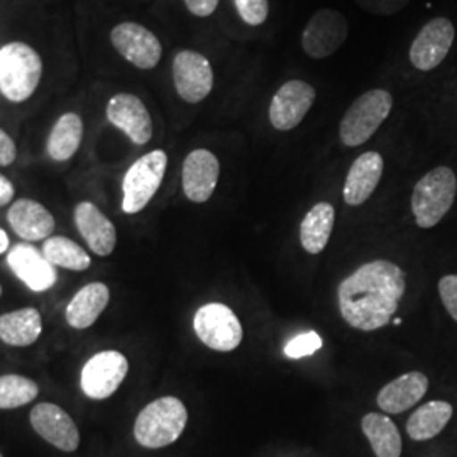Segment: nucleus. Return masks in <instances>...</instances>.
I'll return each instance as SVG.
<instances>
[{"mask_svg": "<svg viewBox=\"0 0 457 457\" xmlns=\"http://www.w3.org/2000/svg\"><path fill=\"white\" fill-rule=\"evenodd\" d=\"M405 288V273L395 262H366L339 285V311L347 326L371 332L392 322Z\"/></svg>", "mask_w": 457, "mask_h": 457, "instance_id": "1", "label": "nucleus"}, {"mask_svg": "<svg viewBox=\"0 0 457 457\" xmlns=\"http://www.w3.org/2000/svg\"><path fill=\"white\" fill-rule=\"evenodd\" d=\"M188 422V411L177 396L151 402L134 422V437L146 449H162L180 439Z\"/></svg>", "mask_w": 457, "mask_h": 457, "instance_id": "2", "label": "nucleus"}, {"mask_svg": "<svg viewBox=\"0 0 457 457\" xmlns=\"http://www.w3.org/2000/svg\"><path fill=\"white\" fill-rule=\"evenodd\" d=\"M43 75L41 56L26 43H9L0 49V92L11 102L31 98Z\"/></svg>", "mask_w": 457, "mask_h": 457, "instance_id": "3", "label": "nucleus"}, {"mask_svg": "<svg viewBox=\"0 0 457 457\" xmlns=\"http://www.w3.org/2000/svg\"><path fill=\"white\" fill-rule=\"evenodd\" d=\"M456 194V173L451 168L439 166L424 175L411 194V212L417 226L436 228L451 211Z\"/></svg>", "mask_w": 457, "mask_h": 457, "instance_id": "4", "label": "nucleus"}, {"mask_svg": "<svg viewBox=\"0 0 457 457\" xmlns=\"http://www.w3.org/2000/svg\"><path fill=\"white\" fill-rule=\"evenodd\" d=\"M393 97L388 90L373 88L353 102L339 126V137L344 146L364 145L392 112Z\"/></svg>", "mask_w": 457, "mask_h": 457, "instance_id": "5", "label": "nucleus"}, {"mask_svg": "<svg viewBox=\"0 0 457 457\" xmlns=\"http://www.w3.org/2000/svg\"><path fill=\"white\" fill-rule=\"evenodd\" d=\"M168 156L162 149H154L131 164L122 181V211L141 212L162 187Z\"/></svg>", "mask_w": 457, "mask_h": 457, "instance_id": "6", "label": "nucleus"}, {"mask_svg": "<svg viewBox=\"0 0 457 457\" xmlns=\"http://www.w3.org/2000/svg\"><path fill=\"white\" fill-rule=\"evenodd\" d=\"M196 337L219 353H230L243 343V326L224 303H207L194 317Z\"/></svg>", "mask_w": 457, "mask_h": 457, "instance_id": "7", "label": "nucleus"}, {"mask_svg": "<svg viewBox=\"0 0 457 457\" xmlns=\"http://www.w3.org/2000/svg\"><path fill=\"white\" fill-rule=\"evenodd\" d=\"M129 371L128 358L119 351H102L83 366L80 386L92 400L112 396Z\"/></svg>", "mask_w": 457, "mask_h": 457, "instance_id": "8", "label": "nucleus"}, {"mask_svg": "<svg viewBox=\"0 0 457 457\" xmlns=\"http://www.w3.org/2000/svg\"><path fill=\"white\" fill-rule=\"evenodd\" d=\"M347 21L334 9H320L309 19L302 33V48L315 60L332 56L347 37Z\"/></svg>", "mask_w": 457, "mask_h": 457, "instance_id": "9", "label": "nucleus"}, {"mask_svg": "<svg viewBox=\"0 0 457 457\" xmlns=\"http://www.w3.org/2000/svg\"><path fill=\"white\" fill-rule=\"evenodd\" d=\"M454 37L456 29L449 19L436 17L428 21L410 46V63L420 71L437 68L453 48Z\"/></svg>", "mask_w": 457, "mask_h": 457, "instance_id": "10", "label": "nucleus"}, {"mask_svg": "<svg viewBox=\"0 0 457 457\" xmlns=\"http://www.w3.org/2000/svg\"><path fill=\"white\" fill-rule=\"evenodd\" d=\"M173 82L185 102L198 104L212 92V65L202 53L180 51L173 60Z\"/></svg>", "mask_w": 457, "mask_h": 457, "instance_id": "11", "label": "nucleus"}, {"mask_svg": "<svg viewBox=\"0 0 457 457\" xmlns=\"http://www.w3.org/2000/svg\"><path fill=\"white\" fill-rule=\"evenodd\" d=\"M111 41L120 56L141 70L154 68L163 54L160 39L137 22L117 24L111 33Z\"/></svg>", "mask_w": 457, "mask_h": 457, "instance_id": "12", "label": "nucleus"}, {"mask_svg": "<svg viewBox=\"0 0 457 457\" xmlns=\"http://www.w3.org/2000/svg\"><path fill=\"white\" fill-rule=\"evenodd\" d=\"M315 102L311 83L290 80L279 87L270 104V122L278 131H292L309 114Z\"/></svg>", "mask_w": 457, "mask_h": 457, "instance_id": "13", "label": "nucleus"}, {"mask_svg": "<svg viewBox=\"0 0 457 457\" xmlns=\"http://www.w3.org/2000/svg\"><path fill=\"white\" fill-rule=\"evenodd\" d=\"M29 420L36 434L60 451L73 453L80 445V432L65 410L54 403H39L31 410Z\"/></svg>", "mask_w": 457, "mask_h": 457, "instance_id": "14", "label": "nucleus"}, {"mask_svg": "<svg viewBox=\"0 0 457 457\" xmlns=\"http://www.w3.org/2000/svg\"><path fill=\"white\" fill-rule=\"evenodd\" d=\"M107 119L134 145L145 146L153 137V120L143 100L132 94H117L107 104Z\"/></svg>", "mask_w": 457, "mask_h": 457, "instance_id": "15", "label": "nucleus"}, {"mask_svg": "<svg viewBox=\"0 0 457 457\" xmlns=\"http://www.w3.org/2000/svg\"><path fill=\"white\" fill-rule=\"evenodd\" d=\"M220 175V164L217 156L207 149L192 151L181 171V183L185 196L194 204H205L215 192Z\"/></svg>", "mask_w": 457, "mask_h": 457, "instance_id": "16", "label": "nucleus"}, {"mask_svg": "<svg viewBox=\"0 0 457 457\" xmlns=\"http://www.w3.org/2000/svg\"><path fill=\"white\" fill-rule=\"evenodd\" d=\"M7 264L14 275L33 292H46L54 287L58 279L54 264H51L45 254L33 245H14L7 254Z\"/></svg>", "mask_w": 457, "mask_h": 457, "instance_id": "17", "label": "nucleus"}, {"mask_svg": "<svg viewBox=\"0 0 457 457\" xmlns=\"http://www.w3.org/2000/svg\"><path fill=\"white\" fill-rule=\"evenodd\" d=\"M383 158L376 151L362 153L360 158L351 164L344 183V202L351 207L362 205L375 194L376 187L383 177Z\"/></svg>", "mask_w": 457, "mask_h": 457, "instance_id": "18", "label": "nucleus"}, {"mask_svg": "<svg viewBox=\"0 0 457 457\" xmlns=\"http://www.w3.org/2000/svg\"><path fill=\"white\" fill-rule=\"evenodd\" d=\"M75 224L85 243L98 256H111L117 245L115 226L92 202L75 207Z\"/></svg>", "mask_w": 457, "mask_h": 457, "instance_id": "19", "label": "nucleus"}, {"mask_svg": "<svg viewBox=\"0 0 457 457\" xmlns=\"http://www.w3.org/2000/svg\"><path fill=\"white\" fill-rule=\"evenodd\" d=\"M428 390V378L420 371H410L390 381L378 393V407L386 413H402L415 407Z\"/></svg>", "mask_w": 457, "mask_h": 457, "instance_id": "20", "label": "nucleus"}, {"mask_svg": "<svg viewBox=\"0 0 457 457\" xmlns=\"http://www.w3.org/2000/svg\"><path fill=\"white\" fill-rule=\"evenodd\" d=\"M11 228L26 241H43L54 230V217L45 205L29 198H21L7 212Z\"/></svg>", "mask_w": 457, "mask_h": 457, "instance_id": "21", "label": "nucleus"}, {"mask_svg": "<svg viewBox=\"0 0 457 457\" xmlns=\"http://www.w3.org/2000/svg\"><path fill=\"white\" fill-rule=\"evenodd\" d=\"M109 300L111 292L107 285L100 281L85 285L68 303L65 311L66 322L79 330L94 326L100 313L107 309Z\"/></svg>", "mask_w": 457, "mask_h": 457, "instance_id": "22", "label": "nucleus"}, {"mask_svg": "<svg viewBox=\"0 0 457 457\" xmlns=\"http://www.w3.org/2000/svg\"><path fill=\"white\" fill-rule=\"evenodd\" d=\"M43 332L41 313L33 307L0 315V339L14 347L33 345Z\"/></svg>", "mask_w": 457, "mask_h": 457, "instance_id": "23", "label": "nucleus"}, {"mask_svg": "<svg viewBox=\"0 0 457 457\" xmlns=\"http://www.w3.org/2000/svg\"><path fill=\"white\" fill-rule=\"evenodd\" d=\"M453 405L434 400L415 410L407 422V434L411 441L422 442L439 436L453 419Z\"/></svg>", "mask_w": 457, "mask_h": 457, "instance_id": "24", "label": "nucleus"}, {"mask_svg": "<svg viewBox=\"0 0 457 457\" xmlns=\"http://www.w3.org/2000/svg\"><path fill=\"white\" fill-rule=\"evenodd\" d=\"M336 220V211L330 204L313 205L300 226V243L309 254H319L326 249Z\"/></svg>", "mask_w": 457, "mask_h": 457, "instance_id": "25", "label": "nucleus"}, {"mask_svg": "<svg viewBox=\"0 0 457 457\" xmlns=\"http://www.w3.org/2000/svg\"><path fill=\"white\" fill-rule=\"evenodd\" d=\"M82 117L73 112L62 115L49 132L46 145L49 158L54 162H68L79 151L82 145Z\"/></svg>", "mask_w": 457, "mask_h": 457, "instance_id": "26", "label": "nucleus"}, {"mask_svg": "<svg viewBox=\"0 0 457 457\" xmlns=\"http://www.w3.org/2000/svg\"><path fill=\"white\" fill-rule=\"evenodd\" d=\"M362 434L373 447L376 457L402 456V437L392 420L381 413H368L361 420Z\"/></svg>", "mask_w": 457, "mask_h": 457, "instance_id": "27", "label": "nucleus"}, {"mask_svg": "<svg viewBox=\"0 0 457 457\" xmlns=\"http://www.w3.org/2000/svg\"><path fill=\"white\" fill-rule=\"evenodd\" d=\"M43 254L51 264L70 271H85L92 262L82 245L63 236L48 237L43 245Z\"/></svg>", "mask_w": 457, "mask_h": 457, "instance_id": "28", "label": "nucleus"}, {"mask_svg": "<svg viewBox=\"0 0 457 457\" xmlns=\"http://www.w3.org/2000/svg\"><path fill=\"white\" fill-rule=\"evenodd\" d=\"M39 386L31 378L21 375L0 376V410H12L31 403Z\"/></svg>", "mask_w": 457, "mask_h": 457, "instance_id": "29", "label": "nucleus"}, {"mask_svg": "<svg viewBox=\"0 0 457 457\" xmlns=\"http://www.w3.org/2000/svg\"><path fill=\"white\" fill-rule=\"evenodd\" d=\"M322 345H324L322 337L315 330H311V332L296 336L290 343L287 344L285 354L292 360H300V358L315 354L319 349H322Z\"/></svg>", "mask_w": 457, "mask_h": 457, "instance_id": "30", "label": "nucleus"}, {"mask_svg": "<svg viewBox=\"0 0 457 457\" xmlns=\"http://www.w3.org/2000/svg\"><path fill=\"white\" fill-rule=\"evenodd\" d=\"M241 19L249 26H262L270 14L268 0H234Z\"/></svg>", "mask_w": 457, "mask_h": 457, "instance_id": "31", "label": "nucleus"}, {"mask_svg": "<svg viewBox=\"0 0 457 457\" xmlns=\"http://www.w3.org/2000/svg\"><path fill=\"white\" fill-rule=\"evenodd\" d=\"M439 295L447 313L457 322V275H447L439 281Z\"/></svg>", "mask_w": 457, "mask_h": 457, "instance_id": "32", "label": "nucleus"}, {"mask_svg": "<svg viewBox=\"0 0 457 457\" xmlns=\"http://www.w3.org/2000/svg\"><path fill=\"white\" fill-rule=\"evenodd\" d=\"M16 143L5 131L0 129V166H9L16 162Z\"/></svg>", "mask_w": 457, "mask_h": 457, "instance_id": "33", "label": "nucleus"}, {"mask_svg": "<svg viewBox=\"0 0 457 457\" xmlns=\"http://www.w3.org/2000/svg\"><path fill=\"white\" fill-rule=\"evenodd\" d=\"M220 0H185L187 9L196 17L212 16Z\"/></svg>", "mask_w": 457, "mask_h": 457, "instance_id": "34", "label": "nucleus"}, {"mask_svg": "<svg viewBox=\"0 0 457 457\" xmlns=\"http://www.w3.org/2000/svg\"><path fill=\"white\" fill-rule=\"evenodd\" d=\"M14 194H16L14 185L11 183L9 179H5L4 175H0V207L11 204L12 198H14Z\"/></svg>", "mask_w": 457, "mask_h": 457, "instance_id": "35", "label": "nucleus"}, {"mask_svg": "<svg viewBox=\"0 0 457 457\" xmlns=\"http://www.w3.org/2000/svg\"><path fill=\"white\" fill-rule=\"evenodd\" d=\"M9 249V236L4 228H0V254H4Z\"/></svg>", "mask_w": 457, "mask_h": 457, "instance_id": "36", "label": "nucleus"}, {"mask_svg": "<svg viewBox=\"0 0 457 457\" xmlns=\"http://www.w3.org/2000/svg\"><path fill=\"white\" fill-rule=\"evenodd\" d=\"M402 324V319H395V326H400Z\"/></svg>", "mask_w": 457, "mask_h": 457, "instance_id": "37", "label": "nucleus"}, {"mask_svg": "<svg viewBox=\"0 0 457 457\" xmlns=\"http://www.w3.org/2000/svg\"><path fill=\"white\" fill-rule=\"evenodd\" d=\"M0 296H2V287H0Z\"/></svg>", "mask_w": 457, "mask_h": 457, "instance_id": "38", "label": "nucleus"}, {"mask_svg": "<svg viewBox=\"0 0 457 457\" xmlns=\"http://www.w3.org/2000/svg\"><path fill=\"white\" fill-rule=\"evenodd\" d=\"M0 457H2V456H0Z\"/></svg>", "mask_w": 457, "mask_h": 457, "instance_id": "39", "label": "nucleus"}]
</instances>
